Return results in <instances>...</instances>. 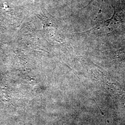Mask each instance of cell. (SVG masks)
I'll list each match as a JSON object with an SVG mask.
<instances>
[{"label":"cell","instance_id":"cell-1","mask_svg":"<svg viewBox=\"0 0 125 125\" xmlns=\"http://www.w3.org/2000/svg\"><path fill=\"white\" fill-rule=\"evenodd\" d=\"M119 55H123V58H125V47H124L122 49L120 50L118 52V53Z\"/></svg>","mask_w":125,"mask_h":125}]
</instances>
